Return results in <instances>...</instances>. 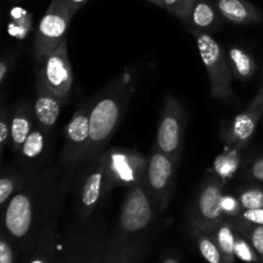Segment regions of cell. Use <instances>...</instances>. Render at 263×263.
<instances>
[{
    "instance_id": "obj_10",
    "label": "cell",
    "mask_w": 263,
    "mask_h": 263,
    "mask_svg": "<svg viewBox=\"0 0 263 263\" xmlns=\"http://www.w3.org/2000/svg\"><path fill=\"white\" fill-rule=\"evenodd\" d=\"M90 145V112L89 107L79 108L66 127V143L61 156L64 167L77 166L86 159Z\"/></svg>"
},
{
    "instance_id": "obj_20",
    "label": "cell",
    "mask_w": 263,
    "mask_h": 263,
    "mask_svg": "<svg viewBox=\"0 0 263 263\" xmlns=\"http://www.w3.org/2000/svg\"><path fill=\"white\" fill-rule=\"evenodd\" d=\"M48 136V133H45L40 126L36 125L33 130L31 131L30 135L27 136L25 143L22 144L18 153L26 161H33V159L39 158L44 153V151H45Z\"/></svg>"
},
{
    "instance_id": "obj_4",
    "label": "cell",
    "mask_w": 263,
    "mask_h": 263,
    "mask_svg": "<svg viewBox=\"0 0 263 263\" xmlns=\"http://www.w3.org/2000/svg\"><path fill=\"white\" fill-rule=\"evenodd\" d=\"M73 15L63 0H51L35 36L33 54L37 63H41L66 39L67 28Z\"/></svg>"
},
{
    "instance_id": "obj_31",
    "label": "cell",
    "mask_w": 263,
    "mask_h": 263,
    "mask_svg": "<svg viewBox=\"0 0 263 263\" xmlns=\"http://www.w3.org/2000/svg\"><path fill=\"white\" fill-rule=\"evenodd\" d=\"M240 220L246 222L254 223V225H263V207L256 208V210H243L240 216H238Z\"/></svg>"
},
{
    "instance_id": "obj_15",
    "label": "cell",
    "mask_w": 263,
    "mask_h": 263,
    "mask_svg": "<svg viewBox=\"0 0 263 263\" xmlns=\"http://www.w3.org/2000/svg\"><path fill=\"white\" fill-rule=\"evenodd\" d=\"M223 20L235 25H256L263 21L261 10L249 0H213Z\"/></svg>"
},
{
    "instance_id": "obj_23",
    "label": "cell",
    "mask_w": 263,
    "mask_h": 263,
    "mask_svg": "<svg viewBox=\"0 0 263 263\" xmlns=\"http://www.w3.org/2000/svg\"><path fill=\"white\" fill-rule=\"evenodd\" d=\"M25 186L20 172L8 170L0 177V205H5L22 187Z\"/></svg>"
},
{
    "instance_id": "obj_12",
    "label": "cell",
    "mask_w": 263,
    "mask_h": 263,
    "mask_svg": "<svg viewBox=\"0 0 263 263\" xmlns=\"http://www.w3.org/2000/svg\"><path fill=\"white\" fill-rule=\"evenodd\" d=\"M109 193L107 184V166L104 153L94 157L82 182L79 194V212L82 217H89L100 200Z\"/></svg>"
},
{
    "instance_id": "obj_14",
    "label": "cell",
    "mask_w": 263,
    "mask_h": 263,
    "mask_svg": "<svg viewBox=\"0 0 263 263\" xmlns=\"http://www.w3.org/2000/svg\"><path fill=\"white\" fill-rule=\"evenodd\" d=\"M63 99L54 94L45 85V82L37 76L36 81V99L33 104L36 125L40 126L45 133L50 134L58 121Z\"/></svg>"
},
{
    "instance_id": "obj_6",
    "label": "cell",
    "mask_w": 263,
    "mask_h": 263,
    "mask_svg": "<svg viewBox=\"0 0 263 263\" xmlns=\"http://www.w3.org/2000/svg\"><path fill=\"white\" fill-rule=\"evenodd\" d=\"M185 126L186 115L184 107L176 98L168 95L162 108L156 146L176 162L181 154Z\"/></svg>"
},
{
    "instance_id": "obj_5",
    "label": "cell",
    "mask_w": 263,
    "mask_h": 263,
    "mask_svg": "<svg viewBox=\"0 0 263 263\" xmlns=\"http://www.w3.org/2000/svg\"><path fill=\"white\" fill-rule=\"evenodd\" d=\"M37 181L25 185L9 202L4 212V226L9 236L21 240L31 233L39 208Z\"/></svg>"
},
{
    "instance_id": "obj_13",
    "label": "cell",
    "mask_w": 263,
    "mask_h": 263,
    "mask_svg": "<svg viewBox=\"0 0 263 263\" xmlns=\"http://www.w3.org/2000/svg\"><path fill=\"white\" fill-rule=\"evenodd\" d=\"M263 115V79L261 87L251 104L236 117L233 118L229 127L223 133V140L235 149L243 148L248 144L256 131L257 125Z\"/></svg>"
},
{
    "instance_id": "obj_36",
    "label": "cell",
    "mask_w": 263,
    "mask_h": 263,
    "mask_svg": "<svg viewBox=\"0 0 263 263\" xmlns=\"http://www.w3.org/2000/svg\"><path fill=\"white\" fill-rule=\"evenodd\" d=\"M146 2L152 3V4L158 5V7H162V0H146Z\"/></svg>"
},
{
    "instance_id": "obj_17",
    "label": "cell",
    "mask_w": 263,
    "mask_h": 263,
    "mask_svg": "<svg viewBox=\"0 0 263 263\" xmlns=\"http://www.w3.org/2000/svg\"><path fill=\"white\" fill-rule=\"evenodd\" d=\"M36 126L33 110L25 102L15 104L10 113V145L14 152H20L21 146L25 143L27 136Z\"/></svg>"
},
{
    "instance_id": "obj_1",
    "label": "cell",
    "mask_w": 263,
    "mask_h": 263,
    "mask_svg": "<svg viewBox=\"0 0 263 263\" xmlns=\"http://www.w3.org/2000/svg\"><path fill=\"white\" fill-rule=\"evenodd\" d=\"M133 72H122L92 102L90 112V145L86 159L102 153V149L122 121L125 110L135 92Z\"/></svg>"
},
{
    "instance_id": "obj_27",
    "label": "cell",
    "mask_w": 263,
    "mask_h": 263,
    "mask_svg": "<svg viewBox=\"0 0 263 263\" xmlns=\"http://www.w3.org/2000/svg\"><path fill=\"white\" fill-rule=\"evenodd\" d=\"M238 166L239 158L235 152L234 153L223 154V156L218 157L215 161L216 172H217V175H221L222 177H230L238 170Z\"/></svg>"
},
{
    "instance_id": "obj_28",
    "label": "cell",
    "mask_w": 263,
    "mask_h": 263,
    "mask_svg": "<svg viewBox=\"0 0 263 263\" xmlns=\"http://www.w3.org/2000/svg\"><path fill=\"white\" fill-rule=\"evenodd\" d=\"M221 210H222L223 216L226 218H235L240 216L243 212V207L240 204L239 198L234 197V195L223 193L222 199H221Z\"/></svg>"
},
{
    "instance_id": "obj_11",
    "label": "cell",
    "mask_w": 263,
    "mask_h": 263,
    "mask_svg": "<svg viewBox=\"0 0 263 263\" xmlns=\"http://www.w3.org/2000/svg\"><path fill=\"white\" fill-rule=\"evenodd\" d=\"M223 185L217 179H208L202 185L195 198L192 211V228L210 230L222 220H225L221 210V199L223 195Z\"/></svg>"
},
{
    "instance_id": "obj_21",
    "label": "cell",
    "mask_w": 263,
    "mask_h": 263,
    "mask_svg": "<svg viewBox=\"0 0 263 263\" xmlns=\"http://www.w3.org/2000/svg\"><path fill=\"white\" fill-rule=\"evenodd\" d=\"M193 234H194V238L197 240L198 249H199L200 254L205 261L208 263H226L217 243L208 231L193 229Z\"/></svg>"
},
{
    "instance_id": "obj_22",
    "label": "cell",
    "mask_w": 263,
    "mask_h": 263,
    "mask_svg": "<svg viewBox=\"0 0 263 263\" xmlns=\"http://www.w3.org/2000/svg\"><path fill=\"white\" fill-rule=\"evenodd\" d=\"M239 234L247 238L257 254L263 262V225H254V223L246 222L239 217L229 218Z\"/></svg>"
},
{
    "instance_id": "obj_26",
    "label": "cell",
    "mask_w": 263,
    "mask_h": 263,
    "mask_svg": "<svg viewBox=\"0 0 263 263\" xmlns=\"http://www.w3.org/2000/svg\"><path fill=\"white\" fill-rule=\"evenodd\" d=\"M239 200L243 210H256L263 207V189L261 187H248L241 190Z\"/></svg>"
},
{
    "instance_id": "obj_3",
    "label": "cell",
    "mask_w": 263,
    "mask_h": 263,
    "mask_svg": "<svg viewBox=\"0 0 263 263\" xmlns=\"http://www.w3.org/2000/svg\"><path fill=\"white\" fill-rule=\"evenodd\" d=\"M103 153L105 157L109 192L116 186L133 187L144 184L148 158L140 152L126 148H110Z\"/></svg>"
},
{
    "instance_id": "obj_18",
    "label": "cell",
    "mask_w": 263,
    "mask_h": 263,
    "mask_svg": "<svg viewBox=\"0 0 263 263\" xmlns=\"http://www.w3.org/2000/svg\"><path fill=\"white\" fill-rule=\"evenodd\" d=\"M205 231H208L212 235V238L215 239L226 263H235L236 230L233 223H231V221L229 218H225L216 226H213L212 229Z\"/></svg>"
},
{
    "instance_id": "obj_2",
    "label": "cell",
    "mask_w": 263,
    "mask_h": 263,
    "mask_svg": "<svg viewBox=\"0 0 263 263\" xmlns=\"http://www.w3.org/2000/svg\"><path fill=\"white\" fill-rule=\"evenodd\" d=\"M197 41L200 58L207 71L211 85V98L215 100H229L235 97L231 82L235 79L231 71L228 51L217 43L211 33L190 31Z\"/></svg>"
},
{
    "instance_id": "obj_25",
    "label": "cell",
    "mask_w": 263,
    "mask_h": 263,
    "mask_svg": "<svg viewBox=\"0 0 263 263\" xmlns=\"http://www.w3.org/2000/svg\"><path fill=\"white\" fill-rule=\"evenodd\" d=\"M235 257L244 262L261 261V258H259V256L257 254V252L254 251L252 244L249 243L248 239L244 238V236L241 235V234H239L238 231H236V240H235Z\"/></svg>"
},
{
    "instance_id": "obj_16",
    "label": "cell",
    "mask_w": 263,
    "mask_h": 263,
    "mask_svg": "<svg viewBox=\"0 0 263 263\" xmlns=\"http://www.w3.org/2000/svg\"><path fill=\"white\" fill-rule=\"evenodd\" d=\"M221 18L213 0H195L185 25L189 31L210 33L220 27Z\"/></svg>"
},
{
    "instance_id": "obj_19",
    "label": "cell",
    "mask_w": 263,
    "mask_h": 263,
    "mask_svg": "<svg viewBox=\"0 0 263 263\" xmlns=\"http://www.w3.org/2000/svg\"><path fill=\"white\" fill-rule=\"evenodd\" d=\"M229 62L234 77L239 81H248L253 77L257 71V63L248 51L243 50L239 46H231L228 50Z\"/></svg>"
},
{
    "instance_id": "obj_34",
    "label": "cell",
    "mask_w": 263,
    "mask_h": 263,
    "mask_svg": "<svg viewBox=\"0 0 263 263\" xmlns=\"http://www.w3.org/2000/svg\"><path fill=\"white\" fill-rule=\"evenodd\" d=\"M63 2L66 3V5L69 8V10H71L73 14H76L77 10H79L80 8H82V5H85V3H86L87 0H63Z\"/></svg>"
},
{
    "instance_id": "obj_29",
    "label": "cell",
    "mask_w": 263,
    "mask_h": 263,
    "mask_svg": "<svg viewBox=\"0 0 263 263\" xmlns=\"http://www.w3.org/2000/svg\"><path fill=\"white\" fill-rule=\"evenodd\" d=\"M10 143V113L3 105L2 116H0V153L4 154L5 146Z\"/></svg>"
},
{
    "instance_id": "obj_35",
    "label": "cell",
    "mask_w": 263,
    "mask_h": 263,
    "mask_svg": "<svg viewBox=\"0 0 263 263\" xmlns=\"http://www.w3.org/2000/svg\"><path fill=\"white\" fill-rule=\"evenodd\" d=\"M162 263H179V261L176 258H174V257H168V258L164 259Z\"/></svg>"
},
{
    "instance_id": "obj_32",
    "label": "cell",
    "mask_w": 263,
    "mask_h": 263,
    "mask_svg": "<svg viewBox=\"0 0 263 263\" xmlns=\"http://www.w3.org/2000/svg\"><path fill=\"white\" fill-rule=\"evenodd\" d=\"M13 262H14V257H13L12 247L8 243L7 239L2 238V240H0V263Z\"/></svg>"
},
{
    "instance_id": "obj_7",
    "label": "cell",
    "mask_w": 263,
    "mask_h": 263,
    "mask_svg": "<svg viewBox=\"0 0 263 263\" xmlns=\"http://www.w3.org/2000/svg\"><path fill=\"white\" fill-rule=\"evenodd\" d=\"M175 163L176 161L174 158L164 154L157 146L152 151L148 158L143 186L159 211L166 210L168 205L174 186Z\"/></svg>"
},
{
    "instance_id": "obj_33",
    "label": "cell",
    "mask_w": 263,
    "mask_h": 263,
    "mask_svg": "<svg viewBox=\"0 0 263 263\" xmlns=\"http://www.w3.org/2000/svg\"><path fill=\"white\" fill-rule=\"evenodd\" d=\"M247 174H248V176L251 177V179L256 180V181L263 182V157L253 161V163L249 166Z\"/></svg>"
},
{
    "instance_id": "obj_30",
    "label": "cell",
    "mask_w": 263,
    "mask_h": 263,
    "mask_svg": "<svg viewBox=\"0 0 263 263\" xmlns=\"http://www.w3.org/2000/svg\"><path fill=\"white\" fill-rule=\"evenodd\" d=\"M15 59H17V54L15 53H8L7 55H4L0 62V85L4 86L5 82H7L8 77H9L10 72H12L13 66L15 63Z\"/></svg>"
},
{
    "instance_id": "obj_9",
    "label": "cell",
    "mask_w": 263,
    "mask_h": 263,
    "mask_svg": "<svg viewBox=\"0 0 263 263\" xmlns=\"http://www.w3.org/2000/svg\"><path fill=\"white\" fill-rule=\"evenodd\" d=\"M153 217V202L145 187L143 185L128 187L118 220L121 231L125 234L140 233L151 225Z\"/></svg>"
},
{
    "instance_id": "obj_8",
    "label": "cell",
    "mask_w": 263,
    "mask_h": 263,
    "mask_svg": "<svg viewBox=\"0 0 263 263\" xmlns=\"http://www.w3.org/2000/svg\"><path fill=\"white\" fill-rule=\"evenodd\" d=\"M40 64L41 68L37 71V76L54 94L66 100L73 85V71L69 62L67 39H64Z\"/></svg>"
},
{
    "instance_id": "obj_24",
    "label": "cell",
    "mask_w": 263,
    "mask_h": 263,
    "mask_svg": "<svg viewBox=\"0 0 263 263\" xmlns=\"http://www.w3.org/2000/svg\"><path fill=\"white\" fill-rule=\"evenodd\" d=\"M194 2L195 0H162L161 8L166 9L167 12L174 14L175 17H177L185 23L189 17L190 9H192Z\"/></svg>"
}]
</instances>
